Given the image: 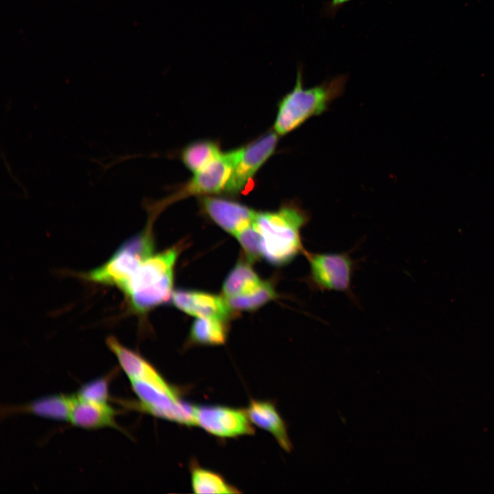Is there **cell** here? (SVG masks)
I'll return each instance as SVG.
<instances>
[{
    "label": "cell",
    "instance_id": "obj_2",
    "mask_svg": "<svg viewBox=\"0 0 494 494\" xmlns=\"http://www.w3.org/2000/svg\"><path fill=\"white\" fill-rule=\"evenodd\" d=\"M309 220L310 214L296 200L285 202L275 211L257 213L254 225L260 235L261 257L283 266L303 255L301 231Z\"/></svg>",
    "mask_w": 494,
    "mask_h": 494
},
{
    "label": "cell",
    "instance_id": "obj_5",
    "mask_svg": "<svg viewBox=\"0 0 494 494\" xmlns=\"http://www.w3.org/2000/svg\"><path fill=\"white\" fill-rule=\"evenodd\" d=\"M152 222L148 220L143 231L125 241L104 263L82 277L122 291L141 263L153 255Z\"/></svg>",
    "mask_w": 494,
    "mask_h": 494
},
{
    "label": "cell",
    "instance_id": "obj_18",
    "mask_svg": "<svg viewBox=\"0 0 494 494\" xmlns=\"http://www.w3.org/2000/svg\"><path fill=\"white\" fill-rule=\"evenodd\" d=\"M221 153L218 143L202 139L187 145L181 151L180 158L185 166L195 174L209 165Z\"/></svg>",
    "mask_w": 494,
    "mask_h": 494
},
{
    "label": "cell",
    "instance_id": "obj_13",
    "mask_svg": "<svg viewBox=\"0 0 494 494\" xmlns=\"http://www.w3.org/2000/svg\"><path fill=\"white\" fill-rule=\"evenodd\" d=\"M246 410L252 424L271 434L285 451H292L293 445L288 435L287 425L274 401L252 399Z\"/></svg>",
    "mask_w": 494,
    "mask_h": 494
},
{
    "label": "cell",
    "instance_id": "obj_22",
    "mask_svg": "<svg viewBox=\"0 0 494 494\" xmlns=\"http://www.w3.org/2000/svg\"><path fill=\"white\" fill-rule=\"evenodd\" d=\"M350 1L351 0H330L327 3L325 11L328 15L334 16L340 8Z\"/></svg>",
    "mask_w": 494,
    "mask_h": 494
},
{
    "label": "cell",
    "instance_id": "obj_20",
    "mask_svg": "<svg viewBox=\"0 0 494 494\" xmlns=\"http://www.w3.org/2000/svg\"><path fill=\"white\" fill-rule=\"evenodd\" d=\"M120 367L112 369L106 375L82 384L76 392L78 398L100 403L110 401L109 386L111 381L119 373Z\"/></svg>",
    "mask_w": 494,
    "mask_h": 494
},
{
    "label": "cell",
    "instance_id": "obj_7",
    "mask_svg": "<svg viewBox=\"0 0 494 494\" xmlns=\"http://www.w3.org/2000/svg\"><path fill=\"white\" fill-rule=\"evenodd\" d=\"M195 425L220 438L253 435L246 409L208 404L194 405Z\"/></svg>",
    "mask_w": 494,
    "mask_h": 494
},
{
    "label": "cell",
    "instance_id": "obj_14",
    "mask_svg": "<svg viewBox=\"0 0 494 494\" xmlns=\"http://www.w3.org/2000/svg\"><path fill=\"white\" fill-rule=\"evenodd\" d=\"M117 414V410L109 403L84 400L77 397L69 423L85 430L111 427L125 432L116 421Z\"/></svg>",
    "mask_w": 494,
    "mask_h": 494
},
{
    "label": "cell",
    "instance_id": "obj_12",
    "mask_svg": "<svg viewBox=\"0 0 494 494\" xmlns=\"http://www.w3.org/2000/svg\"><path fill=\"white\" fill-rule=\"evenodd\" d=\"M172 302L180 311L197 318L226 321L233 313L224 297L201 291L176 290L172 293Z\"/></svg>",
    "mask_w": 494,
    "mask_h": 494
},
{
    "label": "cell",
    "instance_id": "obj_17",
    "mask_svg": "<svg viewBox=\"0 0 494 494\" xmlns=\"http://www.w3.org/2000/svg\"><path fill=\"white\" fill-rule=\"evenodd\" d=\"M191 485L195 493H240L219 473L201 467L196 461L189 466Z\"/></svg>",
    "mask_w": 494,
    "mask_h": 494
},
{
    "label": "cell",
    "instance_id": "obj_9",
    "mask_svg": "<svg viewBox=\"0 0 494 494\" xmlns=\"http://www.w3.org/2000/svg\"><path fill=\"white\" fill-rule=\"evenodd\" d=\"M238 155V148L220 155L194 176L176 193L162 200L164 206L189 196H209L225 192Z\"/></svg>",
    "mask_w": 494,
    "mask_h": 494
},
{
    "label": "cell",
    "instance_id": "obj_15",
    "mask_svg": "<svg viewBox=\"0 0 494 494\" xmlns=\"http://www.w3.org/2000/svg\"><path fill=\"white\" fill-rule=\"evenodd\" d=\"M228 329L224 320L212 318H197L190 329L188 345H223L227 340Z\"/></svg>",
    "mask_w": 494,
    "mask_h": 494
},
{
    "label": "cell",
    "instance_id": "obj_19",
    "mask_svg": "<svg viewBox=\"0 0 494 494\" xmlns=\"http://www.w3.org/2000/svg\"><path fill=\"white\" fill-rule=\"evenodd\" d=\"M278 298L279 294L275 290L274 280H267L257 290L250 293L224 298L233 312H239L258 309Z\"/></svg>",
    "mask_w": 494,
    "mask_h": 494
},
{
    "label": "cell",
    "instance_id": "obj_6",
    "mask_svg": "<svg viewBox=\"0 0 494 494\" xmlns=\"http://www.w3.org/2000/svg\"><path fill=\"white\" fill-rule=\"evenodd\" d=\"M303 255L309 264V272L303 281L311 290L342 292L351 296V279L356 261L350 252L320 253L305 248Z\"/></svg>",
    "mask_w": 494,
    "mask_h": 494
},
{
    "label": "cell",
    "instance_id": "obj_21",
    "mask_svg": "<svg viewBox=\"0 0 494 494\" xmlns=\"http://www.w3.org/2000/svg\"><path fill=\"white\" fill-rule=\"evenodd\" d=\"M235 237L238 240L249 261L261 257V243L259 233L254 225H250L238 232Z\"/></svg>",
    "mask_w": 494,
    "mask_h": 494
},
{
    "label": "cell",
    "instance_id": "obj_3",
    "mask_svg": "<svg viewBox=\"0 0 494 494\" xmlns=\"http://www.w3.org/2000/svg\"><path fill=\"white\" fill-rule=\"evenodd\" d=\"M347 80L346 74H341L306 88L303 67L298 65L292 89L277 104L273 130L279 136H284L298 129L311 117L324 113L333 101L342 95Z\"/></svg>",
    "mask_w": 494,
    "mask_h": 494
},
{
    "label": "cell",
    "instance_id": "obj_11",
    "mask_svg": "<svg viewBox=\"0 0 494 494\" xmlns=\"http://www.w3.org/2000/svg\"><path fill=\"white\" fill-rule=\"evenodd\" d=\"M76 401L75 393L49 395L23 404L2 407L1 416L30 414L47 419L69 422Z\"/></svg>",
    "mask_w": 494,
    "mask_h": 494
},
{
    "label": "cell",
    "instance_id": "obj_10",
    "mask_svg": "<svg viewBox=\"0 0 494 494\" xmlns=\"http://www.w3.org/2000/svg\"><path fill=\"white\" fill-rule=\"evenodd\" d=\"M203 213L226 232L235 235L253 223L257 212L231 199L203 196L200 198Z\"/></svg>",
    "mask_w": 494,
    "mask_h": 494
},
{
    "label": "cell",
    "instance_id": "obj_4",
    "mask_svg": "<svg viewBox=\"0 0 494 494\" xmlns=\"http://www.w3.org/2000/svg\"><path fill=\"white\" fill-rule=\"evenodd\" d=\"M180 249L169 248L141 263L121 291L132 313L143 316L169 301Z\"/></svg>",
    "mask_w": 494,
    "mask_h": 494
},
{
    "label": "cell",
    "instance_id": "obj_1",
    "mask_svg": "<svg viewBox=\"0 0 494 494\" xmlns=\"http://www.w3.org/2000/svg\"><path fill=\"white\" fill-rule=\"evenodd\" d=\"M106 344L127 376L136 401H122L124 406L154 417L185 426H194V405L183 398L180 388L166 380L148 360L113 336Z\"/></svg>",
    "mask_w": 494,
    "mask_h": 494
},
{
    "label": "cell",
    "instance_id": "obj_16",
    "mask_svg": "<svg viewBox=\"0 0 494 494\" xmlns=\"http://www.w3.org/2000/svg\"><path fill=\"white\" fill-rule=\"evenodd\" d=\"M264 282L261 280L250 263L241 260L232 268L226 277L222 292L224 298L250 293L257 290Z\"/></svg>",
    "mask_w": 494,
    "mask_h": 494
},
{
    "label": "cell",
    "instance_id": "obj_8",
    "mask_svg": "<svg viewBox=\"0 0 494 494\" xmlns=\"http://www.w3.org/2000/svg\"><path fill=\"white\" fill-rule=\"evenodd\" d=\"M279 134L270 130L245 146L238 148L237 158L225 193H242L263 164L274 154Z\"/></svg>",
    "mask_w": 494,
    "mask_h": 494
}]
</instances>
